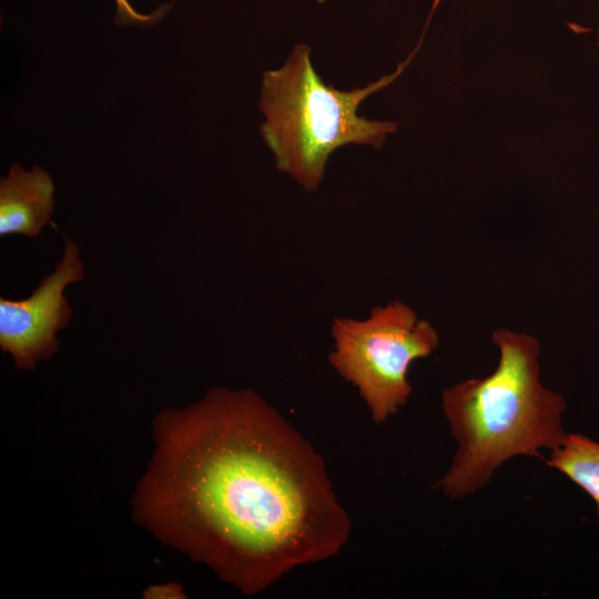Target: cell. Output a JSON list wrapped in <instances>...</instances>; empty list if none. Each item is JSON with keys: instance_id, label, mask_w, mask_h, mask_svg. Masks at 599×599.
<instances>
[{"instance_id": "4", "label": "cell", "mask_w": 599, "mask_h": 599, "mask_svg": "<svg viewBox=\"0 0 599 599\" xmlns=\"http://www.w3.org/2000/svg\"><path fill=\"white\" fill-rule=\"evenodd\" d=\"M331 333L328 361L358 389L376 424L406 404L410 364L438 345L436 329L399 301L374 307L365 319L336 317Z\"/></svg>"}, {"instance_id": "3", "label": "cell", "mask_w": 599, "mask_h": 599, "mask_svg": "<svg viewBox=\"0 0 599 599\" xmlns=\"http://www.w3.org/2000/svg\"><path fill=\"white\" fill-rule=\"evenodd\" d=\"M419 44L394 73L349 91L322 81L312 64L311 49L303 43L295 45L283 67L264 72L261 134L277 169L312 192L318 189L327 160L338 148L355 143L379 149L397 123L368 120L358 115V106L399 77Z\"/></svg>"}, {"instance_id": "5", "label": "cell", "mask_w": 599, "mask_h": 599, "mask_svg": "<svg viewBox=\"0 0 599 599\" xmlns=\"http://www.w3.org/2000/svg\"><path fill=\"white\" fill-rule=\"evenodd\" d=\"M83 278L79 246L65 237L61 260L29 297L0 298V347L11 355L16 368L33 370L40 361L59 352L57 334L68 326L72 314L63 292Z\"/></svg>"}, {"instance_id": "1", "label": "cell", "mask_w": 599, "mask_h": 599, "mask_svg": "<svg viewBox=\"0 0 599 599\" xmlns=\"http://www.w3.org/2000/svg\"><path fill=\"white\" fill-rule=\"evenodd\" d=\"M132 516L244 595L335 556L351 532L325 463L251 389H209L153 422Z\"/></svg>"}, {"instance_id": "8", "label": "cell", "mask_w": 599, "mask_h": 599, "mask_svg": "<svg viewBox=\"0 0 599 599\" xmlns=\"http://www.w3.org/2000/svg\"><path fill=\"white\" fill-rule=\"evenodd\" d=\"M116 4V22L119 24H150L159 21L165 13L166 7L159 8L155 12L143 14L138 12L129 0H114Z\"/></svg>"}, {"instance_id": "6", "label": "cell", "mask_w": 599, "mask_h": 599, "mask_svg": "<svg viewBox=\"0 0 599 599\" xmlns=\"http://www.w3.org/2000/svg\"><path fill=\"white\" fill-rule=\"evenodd\" d=\"M54 183L38 165L31 171L18 163L0 180V235L38 236L54 210Z\"/></svg>"}, {"instance_id": "9", "label": "cell", "mask_w": 599, "mask_h": 599, "mask_svg": "<svg viewBox=\"0 0 599 599\" xmlns=\"http://www.w3.org/2000/svg\"><path fill=\"white\" fill-rule=\"evenodd\" d=\"M146 598H185L180 585H165L150 587L144 592Z\"/></svg>"}, {"instance_id": "7", "label": "cell", "mask_w": 599, "mask_h": 599, "mask_svg": "<svg viewBox=\"0 0 599 599\" xmlns=\"http://www.w3.org/2000/svg\"><path fill=\"white\" fill-rule=\"evenodd\" d=\"M548 465L565 474L595 500L599 519V443L580 434L566 435L551 450Z\"/></svg>"}, {"instance_id": "2", "label": "cell", "mask_w": 599, "mask_h": 599, "mask_svg": "<svg viewBox=\"0 0 599 599\" xmlns=\"http://www.w3.org/2000/svg\"><path fill=\"white\" fill-rule=\"evenodd\" d=\"M500 357L485 378L446 388L441 408L457 441L450 467L436 487L449 498L483 488L516 456L540 457L566 437L564 398L540 382L539 341L506 328L493 333Z\"/></svg>"}]
</instances>
